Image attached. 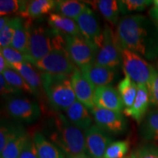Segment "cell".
<instances>
[{
  "label": "cell",
  "mask_w": 158,
  "mask_h": 158,
  "mask_svg": "<svg viewBox=\"0 0 158 158\" xmlns=\"http://www.w3.org/2000/svg\"><path fill=\"white\" fill-rule=\"evenodd\" d=\"M116 35L122 47L146 60L158 57V26L143 15H127L120 19Z\"/></svg>",
  "instance_id": "1"
},
{
  "label": "cell",
  "mask_w": 158,
  "mask_h": 158,
  "mask_svg": "<svg viewBox=\"0 0 158 158\" xmlns=\"http://www.w3.org/2000/svg\"><path fill=\"white\" fill-rule=\"evenodd\" d=\"M45 133L66 157L88 155L83 130L71 123L64 114H57L49 119Z\"/></svg>",
  "instance_id": "2"
},
{
  "label": "cell",
  "mask_w": 158,
  "mask_h": 158,
  "mask_svg": "<svg viewBox=\"0 0 158 158\" xmlns=\"http://www.w3.org/2000/svg\"><path fill=\"white\" fill-rule=\"evenodd\" d=\"M56 49H66L64 34L50 27L31 25L28 62L39 60Z\"/></svg>",
  "instance_id": "3"
},
{
  "label": "cell",
  "mask_w": 158,
  "mask_h": 158,
  "mask_svg": "<svg viewBox=\"0 0 158 158\" xmlns=\"http://www.w3.org/2000/svg\"><path fill=\"white\" fill-rule=\"evenodd\" d=\"M40 75L43 89L55 110L65 111L76 101L70 76L44 73H40Z\"/></svg>",
  "instance_id": "4"
},
{
  "label": "cell",
  "mask_w": 158,
  "mask_h": 158,
  "mask_svg": "<svg viewBox=\"0 0 158 158\" xmlns=\"http://www.w3.org/2000/svg\"><path fill=\"white\" fill-rule=\"evenodd\" d=\"M94 62L107 68H118L122 64V47L116 33L107 24L102 30Z\"/></svg>",
  "instance_id": "5"
},
{
  "label": "cell",
  "mask_w": 158,
  "mask_h": 158,
  "mask_svg": "<svg viewBox=\"0 0 158 158\" xmlns=\"http://www.w3.org/2000/svg\"><path fill=\"white\" fill-rule=\"evenodd\" d=\"M122 66L124 73L137 84L149 86L156 69L136 53L122 48Z\"/></svg>",
  "instance_id": "6"
},
{
  "label": "cell",
  "mask_w": 158,
  "mask_h": 158,
  "mask_svg": "<svg viewBox=\"0 0 158 158\" xmlns=\"http://www.w3.org/2000/svg\"><path fill=\"white\" fill-rule=\"evenodd\" d=\"M40 73L71 76L78 69L66 49H56L48 54L31 63Z\"/></svg>",
  "instance_id": "7"
},
{
  "label": "cell",
  "mask_w": 158,
  "mask_h": 158,
  "mask_svg": "<svg viewBox=\"0 0 158 158\" xmlns=\"http://www.w3.org/2000/svg\"><path fill=\"white\" fill-rule=\"evenodd\" d=\"M66 50L70 59L79 69L92 64L95 61L98 48L81 36L64 35Z\"/></svg>",
  "instance_id": "8"
},
{
  "label": "cell",
  "mask_w": 158,
  "mask_h": 158,
  "mask_svg": "<svg viewBox=\"0 0 158 158\" xmlns=\"http://www.w3.org/2000/svg\"><path fill=\"white\" fill-rule=\"evenodd\" d=\"M7 114L18 121L32 123L41 116V109L37 102L23 97H10L5 103Z\"/></svg>",
  "instance_id": "9"
},
{
  "label": "cell",
  "mask_w": 158,
  "mask_h": 158,
  "mask_svg": "<svg viewBox=\"0 0 158 158\" xmlns=\"http://www.w3.org/2000/svg\"><path fill=\"white\" fill-rule=\"evenodd\" d=\"M96 125L107 133H122L127 127V122L120 112L94 107L90 109Z\"/></svg>",
  "instance_id": "10"
},
{
  "label": "cell",
  "mask_w": 158,
  "mask_h": 158,
  "mask_svg": "<svg viewBox=\"0 0 158 158\" xmlns=\"http://www.w3.org/2000/svg\"><path fill=\"white\" fill-rule=\"evenodd\" d=\"M85 141L88 155L92 158H103L108 146L113 139L96 124H93L85 131Z\"/></svg>",
  "instance_id": "11"
},
{
  "label": "cell",
  "mask_w": 158,
  "mask_h": 158,
  "mask_svg": "<svg viewBox=\"0 0 158 158\" xmlns=\"http://www.w3.org/2000/svg\"><path fill=\"white\" fill-rule=\"evenodd\" d=\"M75 21L78 26L81 36L98 48L101 42L102 31L94 11L89 7Z\"/></svg>",
  "instance_id": "12"
},
{
  "label": "cell",
  "mask_w": 158,
  "mask_h": 158,
  "mask_svg": "<svg viewBox=\"0 0 158 158\" xmlns=\"http://www.w3.org/2000/svg\"><path fill=\"white\" fill-rule=\"evenodd\" d=\"M70 81L77 100L81 102L89 109L95 107L94 95L96 88L84 76L80 69H76L72 74Z\"/></svg>",
  "instance_id": "13"
},
{
  "label": "cell",
  "mask_w": 158,
  "mask_h": 158,
  "mask_svg": "<svg viewBox=\"0 0 158 158\" xmlns=\"http://www.w3.org/2000/svg\"><path fill=\"white\" fill-rule=\"evenodd\" d=\"M94 103L95 107L120 113L124 108L118 90L112 86L96 88L94 91Z\"/></svg>",
  "instance_id": "14"
},
{
  "label": "cell",
  "mask_w": 158,
  "mask_h": 158,
  "mask_svg": "<svg viewBox=\"0 0 158 158\" xmlns=\"http://www.w3.org/2000/svg\"><path fill=\"white\" fill-rule=\"evenodd\" d=\"M80 70L95 88L110 86L117 75L116 69L102 66L95 62L81 68Z\"/></svg>",
  "instance_id": "15"
},
{
  "label": "cell",
  "mask_w": 158,
  "mask_h": 158,
  "mask_svg": "<svg viewBox=\"0 0 158 158\" xmlns=\"http://www.w3.org/2000/svg\"><path fill=\"white\" fill-rule=\"evenodd\" d=\"M150 105L149 92L146 86H138V92L133 106L129 108H124V114L126 116L133 118L138 123L143 121L144 116L147 115L148 108Z\"/></svg>",
  "instance_id": "16"
},
{
  "label": "cell",
  "mask_w": 158,
  "mask_h": 158,
  "mask_svg": "<svg viewBox=\"0 0 158 158\" xmlns=\"http://www.w3.org/2000/svg\"><path fill=\"white\" fill-rule=\"evenodd\" d=\"M31 21L22 17H17L16 27L10 46L28 57Z\"/></svg>",
  "instance_id": "17"
},
{
  "label": "cell",
  "mask_w": 158,
  "mask_h": 158,
  "mask_svg": "<svg viewBox=\"0 0 158 158\" xmlns=\"http://www.w3.org/2000/svg\"><path fill=\"white\" fill-rule=\"evenodd\" d=\"M64 112L69 121L81 130L86 131L93 125V118L89 111V108L78 100Z\"/></svg>",
  "instance_id": "18"
},
{
  "label": "cell",
  "mask_w": 158,
  "mask_h": 158,
  "mask_svg": "<svg viewBox=\"0 0 158 158\" xmlns=\"http://www.w3.org/2000/svg\"><path fill=\"white\" fill-rule=\"evenodd\" d=\"M10 68L17 71L32 89L34 94L39 95L43 89L41 75L31 63L25 62L10 64Z\"/></svg>",
  "instance_id": "19"
},
{
  "label": "cell",
  "mask_w": 158,
  "mask_h": 158,
  "mask_svg": "<svg viewBox=\"0 0 158 158\" xmlns=\"http://www.w3.org/2000/svg\"><path fill=\"white\" fill-rule=\"evenodd\" d=\"M47 22L51 28L59 32L71 36H81L78 26L73 19H69L58 13H52L48 15Z\"/></svg>",
  "instance_id": "20"
},
{
  "label": "cell",
  "mask_w": 158,
  "mask_h": 158,
  "mask_svg": "<svg viewBox=\"0 0 158 158\" xmlns=\"http://www.w3.org/2000/svg\"><path fill=\"white\" fill-rule=\"evenodd\" d=\"M40 158H66L64 152L40 132L33 135Z\"/></svg>",
  "instance_id": "21"
},
{
  "label": "cell",
  "mask_w": 158,
  "mask_h": 158,
  "mask_svg": "<svg viewBox=\"0 0 158 158\" xmlns=\"http://www.w3.org/2000/svg\"><path fill=\"white\" fill-rule=\"evenodd\" d=\"M29 138L28 133L19 126L2 152L0 153V158H19Z\"/></svg>",
  "instance_id": "22"
},
{
  "label": "cell",
  "mask_w": 158,
  "mask_h": 158,
  "mask_svg": "<svg viewBox=\"0 0 158 158\" xmlns=\"http://www.w3.org/2000/svg\"><path fill=\"white\" fill-rule=\"evenodd\" d=\"M56 1L54 0H33L29 2L27 10L21 17L29 21L50 15L56 7Z\"/></svg>",
  "instance_id": "23"
},
{
  "label": "cell",
  "mask_w": 158,
  "mask_h": 158,
  "mask_svg": "<svg viewBox=\"0 0 158 158\" xmlns=\"http://www.w3.org/2000/svg\"><path fill=\"white\" fill-rule=\"evenodd\" d=\"M88 8L86 4L76 0H59L56 1L54 11L59 15L76 20Z\"/></svg>",
  "instance_id": "24"
},
{
  "label": "cell",
  "mask_w": 158,
  "mask_h": 158,
  "mask_svg": "<svg viewBox=\"0 0 158 158\" xmlns=\"http://www.w3.org/2000/svg\"><path fill=\"white\" fill-rule=\"evenodd\" d=\"M92 4L100 11L101 15L108 23L117 26L119 21L120 10L118 1L115 0H98L92 2Z\"/></svg>",
  "instance_id": "25"
},
{
  "label": "cell",
  "mask_w": 158,
  "mask_h": 158,
  "mask_svg": "<svg viewBox=\"0 0 158 158\" xmlns=\"http://www.w3.org/2000/svg\"><path fill=\"white\" fill-rule=\"evenodd\" d=\"M117 90L122 98L124 108L131 107L137 94V84L130 78L129 76L125 74L124 78L118 83Z\"/></svg>",
  "instance_id": "26"
},
{
  "label": "cell",
  "mask_w": 158,
  "mask_h": 158,
  "mask_svg": "<svg viewBox=\"0 0 158 158\" xmlns=\"http://www.w3.org/2000/svg\"><path fill=\"white\" fill-rule=\"evenodd\" d=\"M141 133L145 139L158 141V108L147 114L141 125Z\"/></svg>",
  "instance_id": "27"
},
{
  "label": "cell",
  "mask_w": 158,
  "mask_h": 158,
  "mask_svg": "<svg viewBox=\"0 0 158 158\" xmlns=\"http://www.w3.org/2000/svg\"><path fill=\"white\" fill-rule=\"evenodd\" d=\"M29 2L22 0H1L0 1V15L1 17L9 15H21L27 10Z\"/></svg>",
  "instance_id": "28"
},
{
  "label": "cell",
  "mask_w": 158,
  "mask_h": 158,
  "mask_svg": "<svg viewBox=\"0 0 158 158\" xmlns=\"http://www.w3.org/2000/svg\"><path fill=\"white\" fill-rule=\"evenodd\" d=\"M1 74L3 75L7 83L13 86V87L18 89L22 92H24L27 93L34 94V92L30 88V86H29V84L26 82L23 77L17 71L9 68Z\"/></svg>",
  "instance_id": "29"
},
{
  "label": "cell",
  "mask_w": 158,
  "mask_h": 158,
  "mask_svg": "<svg viewBox=\"0 0 158 158\" xmlns=\"http://www.w3.org/2000/svg\"><path fill=\"white\" fill-rule=\"evenodd\" d=\"M120 13L123 15L133 12L143 11L149 5H152L153 1L150 0H122L118 1Z\"/></svg>",
  "instance_id": "30"
},
{
  "label": "cell",
  "mask_w": 158,
  "mask_h": 158,
  "mask_svg": "<svg viewBox=\"0 0 158 158\" xmlns=\"http://www.w3.org/2000/svg\"><path fill=\"white\" fill-rule=\"evenodd\" d=\"M129 148L128 141H113L106 149L103 158H124Z\"/></svg>",
  "instance_id": "31"
},
{
  "label": "cell",
  "mask_w": 158,
  "mask_h": 158,
  "mask_svg": "<svg viewBox=\"0 0 158 158\" xmlns=\"http://www.w3.org/2000/svg\"><path fill=\"white\" fill-rule=\"evenodd\" d=\"M17 17L10 18L8 23L3 29L0 30V46L1 48L10 46L13 35H14L15 27H16Z\"/></svg>",
  "instance_id": "32"
},
{
  "label": "cell",
  "mask_w": 158,
  "mask_h": 158,
  "mask_svg": "<svg viewBox=\"0 0 158 158\" xmlns=\"http://www.w3.org/2000/svg\"><path fill=\"white\" fill-rule=\"evenodd\" d=\"M0 54L5 57L9 65L20 62H28V57L12 46L1 48Z\"/></svg>",
  "instance_id": "33"
},
{
  "label": "cell",
  "mask_w": 158,
  "mask_h": 158,
  "mask_svg": "<svg viewBox=\"0 0 158 158\" xmlns=\"http://www.w3.org/2000/svg\"><path fill=\"white\" fill-rule=\"evenodd\" d=\"M133 158H158V147L154 144H145L130 155Z\"/></svg>",
  "instance_id": "34"
},
{
  "label": "cell",
  "mask_w": 158,
  "mask_h": 158,
  "mask_svg": "<svg viewBox=\"0 0 158 158\" xmlns=\"http://www.w3.org/2000/svg\"><path fill=\"white\" fill-rule=\"evenodd\" d=\"M19 126H12L2 124L0 129V153L3 152L10 140L14 135Z\"/></svg>",
  "instance_id": "35"
},
{
  "label": "cell",
  "mask_w": 158,
  "mask_h": 158,
  "mask_svg": "<svg viewBox=\"0 0 158 158\" xmlns=\"http://www.w3.org/2000/svg\"><path fill=\"white\" fill-rule=\"evenodd\" d=\"M149 92L150 104L158 108V69H156L155 74L148 86Z\"/></svg>",
  "instance_id": "36"
},
{
  "label": "cell",
  "mask_w": 158,
  "mask_h": 158,
  "mask_svg": "<svg viewBox=\"0 0 158 158\" xmlns=\"http://www.w3.org/2000/svg\"><path fill=\"white\" fill-rule=\"evenodd\" d=\"M0 91L2 96H19L22 94V92L18 89L13 87L7 83L2 74L0 75Z\"/></svg>",
  "instance_id": "37"
},
{
  "label": "cell",
  "mask_w": 158,
  "mask_h": 158,
  "mask_svg": "<svg viewBox=\"0 0 158 158\" xmlns=\"http://www.w3.org/2000/svg\"><path fill=\"white\" fill-rule=\"evenodd\" d=\"M19 158H40L33 138H29Z\"/></svg>",
  "instance_id": "38"
},
{
  "label": "cell",
  "mask_w": 158,
  "mask_h": 158,
  "mask_svg": "<svg viewBox=\"0 0 158 158\" xmlns=\"http://www.w3.org/2000/svg\"><path fill=\"white\" fill-rule=\"evenodd\" d=\"M10 68V65L2 55L0 54V72L2 73L4 71Z\"/></svg>",
  "instance_id": "39"
},
{
  "label": "cell",
  "mask_w": 158,
  "mask_h": 158,
  "mask_svg": "<svg viewBox=\"0 0 158 158\" xmlns=\"http://www.w3.org/2000/svg\"><path fill=\"white\" fill-rule=\"evenodd\" d=\"M10 19V18L9 16L1 17V19H0V30L5 27V25L8 23Z\"/></svg>",
  "instance_id": "40"
},
{
  "label": "cell",
  "mask_w": 158,
  "mask_h": 158,
  "mask_svg": "<svg viewBox=\"0 0 158 158\" xmlns=\"http://www.w3.org/2000/svg\"><path fill=\"white\" fill-rule=\"evenodd\" d=\"M66 158H92L88 155H77L73 156V157H66Z\"/></svg>",
  "instance_id": "41"
},
{
  "label": "cell",
  "mask_w": 158,
  "mask_h": 158,
  "mask_svg": "<svg viewBox=\"0 0 158 158\" xmlns=\"http://www.w3.org/2000/svg\"><path fill=\"white\" fill-rule=\"evenodd\" d=\"M124 158H133V157H132L131 155H130V156H128V157H124Z\"/></svg>",
  "instance_id": "42"
},
{
  "label": "cell",
  "mask_w": 158,
  "mask_h": 158,
  "mask_svg": "<svg viewBox=\"0 0 158 158\" xmlns=\"http://www.w3.org/2000/svg\"><path fill=\"white\" fill-rule=\"evenodd\" d=\"M156 23H157V26H158V21H155Z\"/></svg>",
  "instance_id": "43"
}]
</instances>
